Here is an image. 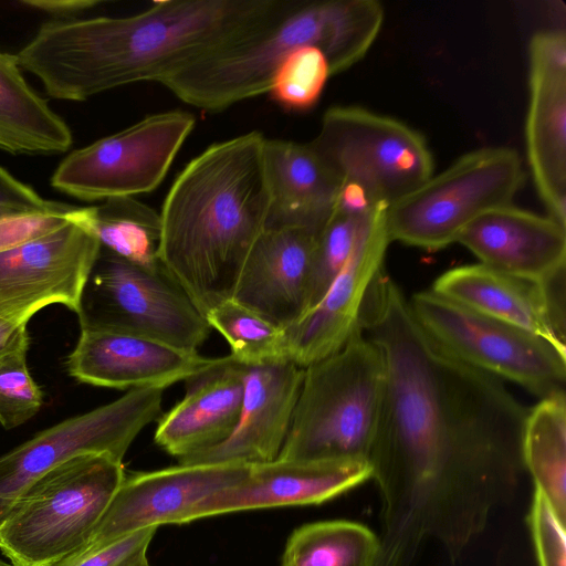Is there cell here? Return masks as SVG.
<instances>
[{
    "mask_svg": "<svg viewBox=\"0 0 566 566\" xmlns=\"http://www.w3.org/2000/svg\"><path fill=\"white\" fill-rule=\"evenodd\" d=\"M431 290L475 312L541 336L566 352V317L555 308L544 281H528L476 263L446 271Z\"/></svg>",
    "mask_w": 566,
    "mask_h": 566,
    "instance_id": "cell-23",
    "label": "cell"
},
{
    "mask_svg": "<svg viewBox=\"0 0 566 566\" xmlns=\"http://www.w3.org/2000/svg\"><path fill=\"white\" fill-rule=\"evenodd\" d=\"M380 205L369 217L357 243L322 298L285 329L290 359L307 367L339 350L358 326L365 295L384 269L390 243L386 210Z\"/></svg>",
    "mask_w": 566,
    "mask_h": 566,
    "instance_id": "cell-16",
    "label": "cell"
},
{
    "mask_svg": "<svg viewBox=\"0 0 566 566\" xmlns=\"http://www.w3.org/2000/svg\"><path fill=\"white\" fill-rule=\"evenodd\" d=\"M376 208L368 212L335 209L319 232L314 250L307 282V311L322 298L345 266L361 230Z\"/></svg>",
    "mask_w": 566,
    "mask_h": 566,
    "instance_id": "cell-30",
    "label": "cell"
},
{
    "mask_svg": "<svg viewBox=\"0 0 566 566\" xmlns=\"http://www.w3.org/2000/svg\"><path fill=\"white\" fill-rule=\"evenodd\" d=\"M457 242L480 263L528 281L542 282L566 269V227L513 203L479 216Z\"/></svg>",
    "mask_w": 566,
    "mask_h": 566,
    "instance_id": "cell-21",
    "label": "cell"
},
{
    "mask_svg": "<svg viewBox=\"0 0 566 566\" xmlns=\"http://www.w3.org/2000/svg\"><path fill=\"white\" fill-rule=\"evenodd\" d=\"M262 155L270 193L265 229L321 232L337 207L339 177L310 143L265 138Z\"/></svg>",
    "mask_w": 566,
    "mask_h": 566,
    "instance_id": "cell-24",
    "label": "cell"
},
{
    "mask_svg": "<svg viewBox=\"0 0 566 566\" xmlns=\"http://www.w3.org/2000/svg\"><path fill=\"white\" fill-rule=\"evenodd\" d=\"M21 4L45 12L56 20L77 18L78 14L98 6V0H22Z\"/></svg>",
    "mask_w": 566,
    "mask_h": 566,
    "instance_id": "cell-36",
    "label": "cell"
},
{
    "mask_svg": "<svg viewBox=\"0 0 566 566\" xmlns=\"http://www.w3.org/2000/svg\"><path fill=\"white\" fill-rule=\"evenodd\" d=\"M409 305L423 331L463 363L515 382L539 399L565 394L566 352L545 338L432 290L413 294Z\"/></svg>",
    "mask_w": 566,
    "mask_h": 566,
    "instance_id": "cell-9",
    "label": "cell"
},
{
    "mask_svg": "<svg viewBox=\"0 0 566 566\" xmlns=\"http://www.w3.org/2000/svg\"><path fill=\"white\" fill-rule=\"evenodd\" d=\"M206 318L226 338L230 355L243 365L291 360L285 331L232 297L211 308Z\"/></svg>",
    "mask_w": 566,
    "mask_h": 566,
    "instance_id": "cell-29",
    "label": "cell"
},
{
    "mask_svg": "<svg viewBox=\"0 0 566 566\" xmlns=\"http://www.w3.org/2000/svg\"><path fill=\"white\" fill-rule=\"evenodd\" d=\"M80 220L102 248L139 265L160 264V214L134 197H116L82 207Z\"/></svg>",
    "mask_w": 566,
    "mask_h": 566,
    "instance_id": "cell-27",
    "label": "cell"
},
{
    "mask_svg": "<svg viewBox=\"0 0 566 566\" xmlns=\"http://www.w3.org/2000/svg\"><path fill=\"white\" fill-rule=\"evenodd\" d=\"M371 478V467L363 463L300 462L275 459L251 464L238 485L201 501L190 513L195 520L245 510L319 504Z\"/></svg>",
    "mask_w": 566,
    "mask_h": 566,
    "instance_id": "cell-20",
    "label": "cell"
},
{
    "mask_svg": "<svg viewBox=\"0 0 566 566\" xmlns=\"http://www.w3.org/2000/svg\"><path fill=\"white\" fill-rule=\"evenodd\" d=\"M319 232L265 229L252 247L232 298L284 331L307 311V282Z\"/></svg>",
    "mask_w": 566,
    "mask_h": 566,
    "instance_id": "cell-19",
    "label": "cell"
},
{
    "mask_svg": "<svg viewBox=\"0 0 566 566\" xmlns=\"http://www.w3.org/2000/svg\"><path fill=\"white\" fill-rule=\"evenodd\" d=\"M81 328L122 332L198 352L212 329L163 263L144 266L101 247L77 312Z\"/></svg>",
    "mask_w": 566,
    "mask_h": 566,
    "instance_id": "cell-8",
    "label": "cell"
},
{
    "mask_svg": "<svg viewBox=\"0 0 566 566\" xmlns=\"http://www.w3.org/2000/svg\"><path fill=\"white\" fill-rule=\"evenodd\" d=\"M384 19L376 0H279L248 33L160 84L186 104L220 112L269 92L280 65L303 46L319 49L332 75L346 71L371 48Z\"/></svg>",
    "mask_w": 566,
    "mask_h": 566,
    "instance_id": "cell-4",
    "label": "cell"
},
{
    "mask_svg": "<svg viewBox=\"0 0 566 566\" xmlns=\"http://www.w3.org/2000/svg\"><path fill=\"white\" fill-rule=\"evenodd\" d=\"M522 455L535 489L566 525V394L541 399L530 408Z\"/></svg>",
    "mask_w": 566,
    "mask_h": 566,
    "instance_id": "cell-26",
    "label": "cell"
},
{
    "mask_svg": "<svg viewBox=\"0 0 566 566\" xmlns=\"http://www.w3.org/2000/svg\"><path fill=\"white\" fill-rule=\"evenodd\" d=\"M525 181L518 154L509 147L467 153L388 206L390 242L440 250L482 213L513 203Z\"/></svg>",
    "mask_w": 566,
    "mask_h": 566,
    "instance_id": "cell-7",
    "label": "cell"
},
{
    "mask_svg": "<svg viewBox=\"0 0 566 566\" xmlns=\"http://www.w3.org/2000/svg\"><path fill=\"white\" fill-rule=\"evenodd\" d=\"M310 145L343 182L387 206L433 172L431 151L419 132L357 106L328 108Z\"/></svg>",
    "mask_w": 566,
    "mask_h": 566,
    "instance_id": "cell-10",
    "label": "cell"
},
{
    "mask_svg": "<svg viewBox=\"0 0 566 566\" xmlns=\"http://www.w3.org/2000/svg\"><path fill=\"white\" fill-rule=\"evenodd\" d=\"M81 210L59 230L0 253V319L24 326L53 304L77 314L101 250Z\"/></svg>",
    "mask_w": 566,
    "mask_h": 566,
    "instance_id": "cell-13",
    "label": "cell"
},
{
    "mask_svg": "<svg viewBox=\"0 0 566 566\" xmlns=\"http://www.w3.org/2000/svg\"><path fill=\"white\" fill-rule=\"evenodd\" d=\"M358 327L385 367L368 458L382 499L376 566H410L429 538L457 555L526 471L530 408L431 338L385 269L365 295Z\"/></svg>",
    "mask_w": 566,
    "mask_h": 566,
    "instance_id": "cell-1",
    "label": "cell"
},
{
    "mask_svg": "<svg viewBox=\"0 0 566 566\" xmlns=\"http://www.w3.org/2000/svg\"><path fill=\"white\" fill-rule=\"evenodd\" d=\"M125 476L107 453L74 457L32 483L0 522L13 566H53L83 547Z\"/></svg>",
    "mask_w": 566,
    "mask_h": 566,
    "instance_id": "cell-6",
    "label": "cell"
},
{
    "mask_svg": "<svg viewBox=\"0 0 566 566\" xmlns=\"http://www.w3.org/2000/svg\"><path fill=\"white\" fill-rule=\"evenodd\" d=\"M526 155L548 216L566 227V35L541 31L530 43Z\"/></svg>",
    "mask_w": 566,
    "mask_h": 566,
    "instance_id": "cell-15",
    "label": "cell"
},
{
    "mask_svg": "<svg viewBox=\"0 0 566 566\" xmlns=\"http://www.w3.org/2000/svg\"><path fill=\"white\" fill-rule=\"evenodd\" d=\"M530 525L539 566H566V525L545 496L535 489Z\"/></svg>",
    "mask_w": 566,
    "mask_h": 566,
    "instance_id": "cell-35",
    "label": "cell"
},
{
    "mask_svg": "<svg viewBox=\"0 0 566 566\" xmlns=\"http://www.w3.org/2000/svg\"><path fill=\"white\" fill-rule=\"evenodd\" d=\"M379 549V537L360 523H308L289 537L282 566H376Z\"/></svg>",
    "mask_w": 566,
    "mask_h": 566,
    "instance_id": "cell-28",
    "label": "cell"
},
{
    "mask_svg": "<svg viewBox=\"0 0 566 566\" xmlns=\"http://www.w3.org/2000/svg\"><path fill=\"white\" fill-rule=\"evenodd\" d=\"M196 124L186 111L153 114L70 153L51 178L54 189L84 201L156 189Z\"/></svg>",
    "mask_w": 566,
    "mask_h": 566,
    "instance_id": "cell-11",
    "label": "cell"
},
{
    "mask_svg": "<svg viewBox=\"0 0 566 566\" xmlns=\"http://www.w3.org/2000/svg\"><path fill=\"white\" fill-rule=\"evenodd\" d=\"M28 336L27 325L17 326L0 319V354Z\"/></svg>",
    "mask_w": 566,
    "mask_h": 566,
    "instance_id": "cell-37",
    "label": "cell"
},
{
    "mask_svg": "<svg viewBox=\"0 0 566 566\" xmlns=\"http://www.w3.org/2000/svg\"><path fill=\"white\" fill-rule=\"evenodd\" d=\"M264 139L249 132L206 148L179 172L159 212L160 262L205 315L232 297L266 228Z\"/></svg>",
    "mask_w": 566,
    "mask_h": 566,
    "instance_id": "cell-3",
    "label": "cell"
},
{
    "mask_svg": "<svg viewBox=\"0 0 566 566\" xmlns=\"http://www.w3.org/2000/svg\"><path fill=\"white\" fill-rule=\"evenodd\" d=\"M157 528H142L101 548L73 553L53 566H135L147 560V549Z\"/></svg>",
    "mask_w": 566,
    "mask_h": 566,
    "instance_id": "cell-34",
    "label": "cell"
},
{
    "mask_svg": "<svg viewBox=\"0 0 566 566\" xmlns=\"http://www.w3.org/2000/svg\"><path fill=\"white\" fill-rule=\"evenodd\" d=\"M135 566H151V565L148 563V560H145V562L139 563V564H137Z\"/></svg>",
    "mask_w": 566,
    "mask_h": 566,
    "instance_id": "cell-38",
    "label": "cell"
},
{
    "mask_svg": "<svg viewBox=\"0 0 566 566\" xmlns=\"http://www.w3.org/2000/svg\"><path fill=\"white\" fill-rule=\"evenodd\" d=\"M28 348L29 335L0 354V424L7 430L30 420L44 402L28 367Z\"/></svg>",
    "mask_w": 566,
    "mask_h": 566,
    "instance_id": "cell-31",
    "label": "cell"
},
{
    "mask_svg": "<svg viewBox=\"0 0 566 566\" xmlns=\"http://www.w3.org/2000/svg\"><path fill=\"white\" fill-rule=\"evenodd\" d=\"M21 70L15 55L0 51V149L14 155L66 151L73 143L70 127Z\"/></svg>",
    "mask_w": 566,
    "mask_h": 566,
    "instance_id": "cell-25",
    "label": "cell"
},
{
    "mask_svg": "<svg viewBox=\"0 0 566 566\" xmlns=\"http://www.w3.org/2000/svg\"><path fill=\"white\" fill-rule=\"evenodd\" d=\"M184 398L158 419L155 442L178 460L208 450L233 431L241 412L244 365L231 355L185 380Z\"/></svg>",
    "mask_w": 566,
    "mask_h": 566,
    "instance_id": "cell-22",
    "label": "cell"
},
{
    "mask_svg": "<svg viewBox=\"0 0 566 566\" xmlns=\"http://www.w3.org/2000/svg\"><path fill=\"white\" fill-rule=\"evenodd\" d=\"M250 469L251 464L239 463H179L125 474L90 539L74 553L101 548L149 526L189 523L190 513L201 501L238 485Z\"/></svg>",
    "mask_w": 566,
    "mask_h": 566,
    "instance_id": "cell-14",
    "label": "cell"
},
{
    "mask_svg": "<svg viewBox=\"0 0 566 566\" xmlns=\"http://www.w3.org/2000/svg\"><path fill=\"white\" fill-rule=\"evenodd\" d=\"M385 367L357 326L333 355L304 368L279 460L368 462L381 412Z\"/></svg>",
    "mask_w": 566,
    "mask_h": 566,
    "instance_id": "cell-5",
    "label": "cell"
},
{
    "mask_svg": "<svg viewBox=\"0 0 566 566\" xmlns=\"http://www.w3.org/2000/svg\"><path fill=\"white\" fill-rule=\"evenodd\" d=\"M304 368L292 360L244 365L239 420L218 446L179 460L181 464H256L277 459L296 406Z\"/></svg>",
    "mask_w": 566,
    "mask_h": 566,
    "instance_id": "cell-17",
    "label": "cell"
},
{
    "mask_svg": "<svg viewBox=\"0 0 566 566\" xmlns=\"http://www.w3.org/2000/svg\"><path fill=\"white\" fill-rule=\"evenodd\" d=\"M329 76V65L323 52L314 46H303L280 65L269 93L280 105L304 111L318 101Z\"/></svg>",
    "mask_w": 566,
    "mask_h": 566,
    "instance_id": "cell-32",
    "label": "cell"
},
{
    "mask_svg": "<svg viewBox=\"0 0 566 566\" xmlns=\"http://www.w3.org/2000/svg\"><path fill=\"white\" fill-rule=\"evenodd\" d=\"M163 387L130 389L106 405L67 418L0 455V522L42 475L87 453L120 461L138 433L161 415Z\"/></svg>",
    "mask_w": 566,
    "mask_h": 566,
    "instance_id": "cell-12",
    "label": "cell"
},
{
    "mask_svg": "<svg viewBox=\"0 0 566 566\" xmlns=\"http://www.w3.org/2000/svg\"><path fill=\"white\" fill-rule=\"evenodd\" d=\"M211 359L133 334L81 328L66 368L77 381L97 387L167 388L200 371Z\"/></svg>",
    "mask_w": 566,
    "mask_h": 566,
    "instance_id": "cell-18",
    "label": "cell"
},
{
    "mask_svg": "<svg viewBox=\"0 0 566 566\" xmlns=\"http://www.w3.org/2000/svg\"><path fill=\"white\" fill-rule=\"evenodd\" d=\"M277 2L169 0L128 17L52 19L15 57L49 96L82 102L130 83H161L248 33Z\"/></svg>",
    "mask_w": 566,
    "mask_h": 566,
    "instance_id": "cell-2",
    "label": "cell"
},
{
    "mask_svg": "<svg viewBox=\"0 0 566 566\" xmlns=\"http://www.w3.org/2000/svg\"><path fill=\"white\" fill-rule=\"evenodd\" d=\"M0 566H13V565L0 559Z\"/></svg>",
    "mask_w": 566,
    "mask_h": 566,
    "instance_id": "cell-39",
    "label": "cell"
},
{
    "mask_svg": "<svg viewBox=\"0 0 566 566\" xmlns=\"http://www.w3.org/2000/svg\"><path fill=\"white\" fill-rule=\"evenodd\" d=\"M81 207L65 203L54 210L0 217V253L50 234L72 221Z\"/></svg>",
    "mask_w": 566,
    "mask_h": 566,
    "instance_id": "cell-33",
    "label": "cell"
}]
</instances>
